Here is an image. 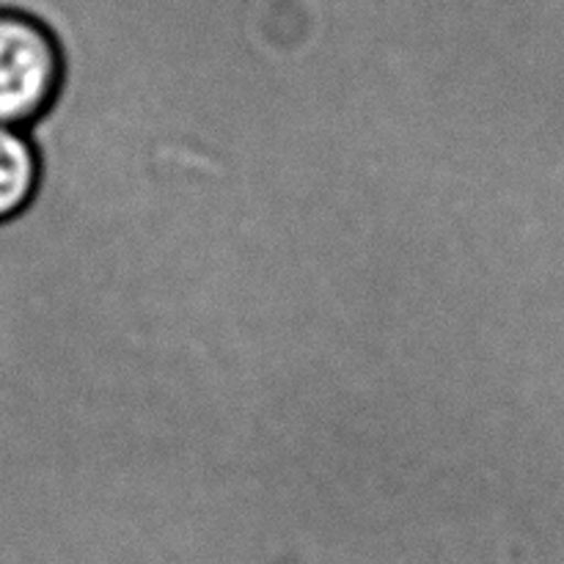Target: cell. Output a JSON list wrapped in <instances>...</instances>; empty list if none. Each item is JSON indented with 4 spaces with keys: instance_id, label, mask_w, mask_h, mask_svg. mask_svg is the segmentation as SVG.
Masks as SVG:
<instances>
[{
    "instance_id": "cell-1",
    "label": "cell",
    "mask_w": 564,
    "mask_h": 564,
    "mask_svg": "<svg viewBox=\"0 0 564 564\" xmlns=\"http://www.w3.org/2000/svg\"><path fill=\"white\" fill-rule=\"evenodd\" d=\"M66 55L53 28L33 11L0 6V127L36 124L58 99Z\"/></svg>"
},
{
    "instance_id": "cell-2",
    "label": "cell",
    "mask_w": 564,
    "mask_h": 564,
    "mask_svg": "<svg viewBox=\"0 0 564 564\" xmlns=\"http://www.w3.org/2000/svg\"><path fill=\"white\" fill-rule=\"evenodd\" d=\"M42 180L36 143L25 130L0 127V224L25 213Z\"/></svg>"
}]
</instances>
